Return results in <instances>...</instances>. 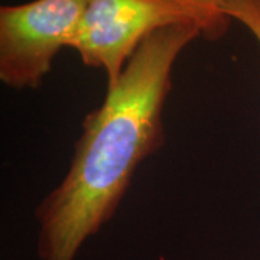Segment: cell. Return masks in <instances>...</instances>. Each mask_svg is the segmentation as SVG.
<instances>
[{
  "instance_id": "cell-4",
  "label": "cell",
  "mask_w": 260,
  "mask_h": 260,
  "mask_svg": "<svg viewBox=\"0 0 260 260\" xmlns=\"http://www.w3.org/2000/svg\"><path fill=\"white\" fill-rule=\"evenodd\" d=\"M189 10L201 29V38L208 41H218L225 37L232 25L227 16V8L233 0H171Z\"/></svg>"
},
{
  "instance_id": "cell-5",
  "label": "cell",
  "mask_w": 260,
  "mask_h": 260,
  "mask_svg": "<svg viewBox=\"0 0 260 260\" xmlns=\"http://www.w3.org/2000/svg\"><path fill=\"white\" fill-rule=\"evenodd\" d=\"M227 16L244 25L260 45V0H233L227 8Z\"/></svg>"
},
{
  "instance_id": "cell-1",
  "label": "cell",
  "mask_w": 260,
  "mask_h": 260,
  "mask_svg": "<svg viewBox=\"0 0 260 260\" xmlns=\"http://www.w3.org/2000/svg\"><path fill=\"white\" fill-rule=\"evenodd\" d=\"M201 30L194 23L159 29L85 116L67 175L37 208L41 260H75L112 220L136 169L164 145V107L179 54Z\"/></svg>"
},
{
  "instance_id": "cell-3",
  "label": "cell",
  "mask_w": 260,
  "mask_h": 260,
  "mask_svg": "<svg viewBox=\"0 0 260 260\" xmlns=\"http://www.w3.org/2000/svg\"><path fill=\"white\" fill-rule=\"evenodd\" d=\"M87 0H32L0 8V80L38 88L58 52L70 48Z\"/></svg>"
},
{
  "instance_id": "cell-2",
  "label": "cell",
  "mask_w": 260,
  "mask_h": 260,
  "mask_svg": "<svg viewBox=\"0 0 260 260\" xmlns=\"http://www.w3.org/2000/svg\"><path fill=\"white\" fill-rule=\"evenodd\" d=\"M181 23L200 28L189 10L171 0H87L70 48L84 65L103 70L110 87L152 34Z\"/></svg>"
}]
</instances>
